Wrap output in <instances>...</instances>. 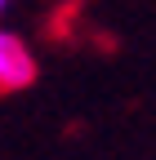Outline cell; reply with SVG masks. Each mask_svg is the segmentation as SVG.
Segmentation results:
<instances>
[{"instance_id":"7a4b0ae2","label":"cell","mask_w":156,"mask_h":160,"mask_svg":"<svg viewBox=\"0 0 156 160\" xmlns=\"http://www.w3.org/2000/svg\"><path fill=\"white\" fill-rule=\"evenodd\" d=\"M5 9H9V0H0V18H5Z\"/></svg>"},{"instance_id":"6da1fadb","label":"cell","mask_w":156,"mask_h":160,"mask_svg":"<svg viewBox=\"0 0 156 160\" xmlns=\"http://www.w3.org/2000/svg\"><path fill=\"white\" fill-rule=\"evenodd\" d=\"M36 80V53L13 27L0 22V93H13V89H27Z\"/></svg>"}]
</instances>
